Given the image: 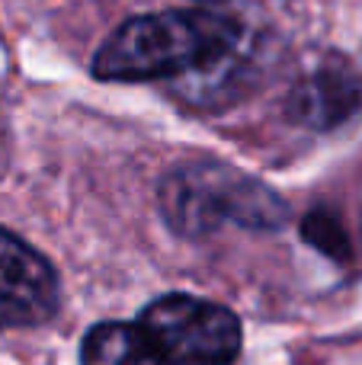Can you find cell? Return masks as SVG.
<instances>
[{"label": "cell", "mask_w": 362, "mask_h": 365, "mask_svg": "<svg viewBox=\"0 0 362 365\" xmlns=\"http://www.w3.org/2000/svg\"><path fill=\"white\" fill-rule=\"evenodd\" d=\"M199 4H218V0H199Z\"/></svg>", "instance_id": "ba28073f"}, {"label": "cell", "mask_w": 362, "mask_h": 365, "mask_svg": "<svg viewBox=\"0 0 362 365\" xmlns=\"http://www.w3.org/2000/svg\"><path fill=\"white\" fill-rule=\"evenodd\" d=\"M301 231H305L308 244L321 247V250L333 253V257H346V237H343V231H340L337 221L327 218L324 212L308 215L305 225H301Z\"/></svg>", "instance_id": "52a82bcc"}, {"label": "cell", "mask_w": 362, "mask_h": 365, "mask_svg": "<svg viewBox=\"0 0 362 365\" xmlns=\"http://www.w3.org/2000/svg\"><path fill=\"white\" fill-rule=\"evenodd\" d=\"M138 327L164 365H234L241 356V321L224 304L170 292L141 311Z\"/></svg>", "instance_id": "3957f363"}, {"label": "cell", "mask_w": 362, "mask_h": 365, "mask_svg": "<svg viewBox=\"0 0 362 365\" xmlns=\"http://www.w3.org/2000/svg\"><path fill=\"white\" fill-rule=\"evenodd\" d=\"M157 208L183 237H205L224 225L276 231L286 221V202L267 182L222 160L173 167L157 186Z\"/></svg>", "instance_id": "7a4b0ae2"}, {"label": "cell", "mask_w": 362, "mask_h": 365, "mask_svg": "<svg viewBox=\"0 0 362 365\" xmlns=\"http://www.w3.org/2000/svg\"><path fill=\"white\" fill-rule=\"evenodd\" d=\"M58 311V272L19 234L0 227V334L29 330Z\"/></svg>", "instance_id": "277c9868"}, {"label": "cell", "mask_w": 362, "mask_h": 365, "mask_svg": "<svg viewBox=\"0 0 362 365\" xmlns=\"http://www.w3.org/2000/svg\"><path fill=\"white\" fill-rule=\"evenodd\" d=\"M241 23L218 10H164L132 16L100 45V81L145 83L183 74H215L234 61Z\"/></svg>", "instance_id": "6da1fadb"}, {"label": "cell", "mask_w": 362, "mask_h": 365, "mask_svg": "<svg viewBox=\"0 0 362 365\" xmlns=\"http://www.w3.org/2000/svg\"><path fill=\"white\" fill-rule=\"evenodd\" d=\"M289 106L305 125L333 128L362 106V83L346 64H327L299 83Z\"/></svg>", "instance_id": "5b68a950"}, {"label": "cell", "mask_w": 362, "mask_h": 365, "mask_svg": "<svg viewBox=\"0 0 362 365\" xmlns=\"http://www.w3.org/2000/svg\"><path fill=\"white\" fill-rule=\"evenodd\" d=\"M81 365H164L138 324L106 321L87 330L81 343Z\"/></svg>", "instance_id": "8992f818"}]
</instances>
